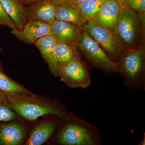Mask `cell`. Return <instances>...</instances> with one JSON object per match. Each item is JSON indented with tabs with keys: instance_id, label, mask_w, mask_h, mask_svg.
<instances>
[{
	"instance_id": "1",
	"label": "cell",
	"mask_w": 145,
	"mask_h": 145,
	"mask_svg": "<svg viewBox=\"0 0 145 145\" xmlns=\"http://www.w3.org/2000/svg\"><path fill=\"white\" fill-rule=\"evenodd\" d=\"M5 94L7 101L11 109L28 121H35L46 115H54L64 120L73 115L62 105L37 98L31 93Z\"/></svg>"
},
{
	"instance_id": "2",
	"label": "cell",
	"mask_w": 145,
	"mask_h": 145,
	"mask_svg": "<svg viewBox=\"0 0 145 145\" xmlns=\"http://www.w3.org/2000/svg\"><path fill=\"white\" fill-rule=\"evenodd\" d=\"M59 130L56 142L63 145H100L102 137L94 125L74 115Z\"/></svg>"
},
{
	"instance_id": "3",
	"label": "cell",
	"mask_w": 145,
	"mask_h": 145,
	"mask_svg": "<svg viewBox=\"0 0 145 145\" xmlns=\"http://www.w3.org/2000/svg\"><path fill=\"white\" fill-rule=\"evenodd\" d=\"M128 90H145V53L143 47L128 49L119 64Z\"/></svg>"
},
{
	"instance_id": "4",
	"label": "cell",
	"mask_w": 145,
	"mask_h": 145,
	"mask_svg": "<svg viewBox=\"0 0 145 145\" xmlns=\"http://www.w3.org/2000/svg\"><path fill=\"white\" fill-rule=\"evenodd\" d=\"M83 31L82 36L77 47L87 64L101 69L106 74L117 73L121 75L119 65L113 61L98 43Z\"/></svg>"
},
{
	"instance_id": "5",
	"label": "cell",
	"mask_w": 145,
	"mask_h": 145,
	"mask_svg": "<svg viewBox=\"0 0 145 145\" xmlns=\"http://www.w3.org/2000/svg\"><path fill=\"white\" fill-rule=\"evenodd\" d=\"M83 30L98 43L113 61L119 65L128 49L116 34L107 29L96 24L93 20L86 23Z\"/></svg>"
},
{
	"instance_id": "6",
	"label": "cell",
	"mask_w": 145,
	"mask_h": 145,
	"mask_svg": "<svg viewBox=\"0 0 145 145\" xmlns=\"http://www.w3.org/2000/svg\"><path fill=\"white\" fill-rule=\"evenodd\" d=\"M141 30V21L138 14L123 5L117 24L116 35L127 49L137 47Z\"/></svg>"
},
{
	"instance_id": "7",
	"label": "cell",
	"mask_w": 145,
	"mask_h": 145,
	"mask_svg": "<svg viewBox=\"0 0 145 145\" xmlns=\"http://www.w3.org/2000/svg\"><path fill=\"white\" fill-rule=\"evenodd\" d=\"M59 76L62 82L72 88H86L91 83L88 65L82 57L64 65L60 69Z\"/></svg>"
},
{
	"instance_id": "8",
	"label": "cell",
	"mask_w": 145,
	"mask_h": 145,
	"mask_svg": "<svg viewBox=\"0 0 145 145\" xmlns=\"http://www.w3.org/2000/svg\"><path fill=\"white\" fill-rule=\"evenodd\" d=\"M123 5L119 0H106L93 19V22L116 35L117 24Z\"/></svg>"
},
{
	"instance_id": "9",
	"label": "cell",
	"mask_w": 145,
	"mask_h": 145,
	"mask_svg": "<svg viewBox=\"0 0 145 145\" xmlns=\"http://www.w3.org/2000/svg\"><path fill=\"white\" fill-rule=\"evenodd\" d=\"M81 57L77 46L58 42L52 56L46 63L52 74L58 77L61 68L71 60Z\"/></svg>"
},
{
	"instance_id": "10",
	"label": "cell",
	"mask_w": 145,
	"mask_h": 145,
	"mask_svg": "<svg viewBox=\"0 0 145 145\" xmlns=\"http://www.w3.org/2000/svg\"><path fill=\"white\" fill-rule=\"evenodd\" d=\"M59 0H39L25 7L27 21L37 20L51 24L55 20V13Z\"/></svg>"
},
{
	"instance_id": "11",
	"label": "cell",
	"mask_w": 145,
	"mask_h": 145,
	"mask_svg": "<svg viewBox=\"0 0 145 145\" xmlns=\"http://www.w3.org/2000/svg\"><path fill=\"white\" fill-rule=\"evenodd\" d=\"M11 33L21 41L30 44L43 36L51 34V25L41 21H27L22 29H13Z\"/></svg>"
},
{
	"instance_id": "12",
	"label": "cell",
	"mask_w": 145,
	"mask_h": 145,
	"mask_svg": "<svg viewBox=\"0 0 145 145\" xmlns=\"http://www.w3.org/2000/svg\"><path fill=\"white\" fill-rule=\"evenodd\" d=\"M50 25L51 34L57 41L77 46L83 33V30L79 27L74 24L56 20Z\"/></svg>"
},
{
	"instance_id": "13",
	"label": "cell",
	"mask_w": 145,
	"mask_h": 145,
	"mask_svg": "<svg viewBox=\"0 0 145 145\" xmlns=\"http://www.w3.org/2000/svg\"><path fill=\"white\" fill-rule=\"evenodd\" d=\"M25 138L24 127L20 122H13L0 126L1 145L20 144Z\"/></svg>"
},
{
	"instance_id": "14",
	"label": "cell",
	"mask_w": 145,
	"mask_h": 145,
	"mask_svg": "<svg viewBox=\"0 0 145 145\" xmlns=\"http://www.w3.org/2000/svg\"><path fill=\"white\" fill-rule=\"evenodd\" d=\"M55 20L74 24L83 30L86 23L81 17L77 5L66 2H60L55 13Z\"/></svg>"
},
{
	"instance_id": "15",
	"label": "cell",
	"mask_w": 145,
	"mask_h": 145,
	"mask_svg": "<svg viewBox=\"0 0 145 145\" xmlns=\"http://www.w3.org/2000/svg\"><path fill=\"white\" fill-rule=\"evenodd\" d=\"M57 122L49 120L42 122L32 129L25 145H41L49 139L57 127Z\"/></svg>"
},
{
	"instance_id": "16",
	"label": "cell",
	"mask_w": 145,
	"mask_h": 145,
	"mask_svg": "<svg viewBox=\"0 0 145 145\" xmlns=\"http://www.w3.org/2000/svg\"><path fill=\"white\" fill-rule=\"evenodd\" d=\"M3 8L16 24L17 28L22 29L26 22L25 7L19 0H0Z\"/></svg>"
},
{
	"instance_id": "17",
	"label": "cell",
	"mask_w": 145,
	"mask_h": 145,
	"mask_svg": "<svg viewBox=\"0 0 145 145\" xmlns=\"http://www.w3.org/2000/svg\"><path fill=\"white\" fill-rule=\"evenodd\" d=\"M106 0H85L77 5L83 20H93Z\"/></svg>"
},
{
	"instance_id": "18",
	"label": "cell",
	"mask_w": 145,
	"mask_h": 145,
	"mask_svg": "<svg viewBox=\"0 0 145 145\" xmlns=\"http://www.w3.org/2000/svg\"><path fill=\"white\" fill-rule=\"evenodd\" d=\"M57 40L52 34H48L38 39L34 43L46 62L52 56Z\"/></svg>"
},
{
	"instance_id": "19",
	"label": "cell",
	"mask_w": 145,
	"mask_h": 145,
	"mask_svg": "<svg viewBox=\"0 0 145 145\" xmlns=\"http://www.w3.org/2000/svg\"><path fill=\"white\" fill-rule=\"evenodd\" d=\"M0 90L5 93L31 94L29 91L8 78L0 67Z\"/></svg>"
},
{
	"instance_id": "20",
	"label": "cell",
	"mask_w": 145,
	"mask_h": 145,
	"mask_svg": "<svg viewBox=\"0 0 145 145\" xmlns=\"http://www.w3.org/2000/svg\"><path fill=\"white\" fill-rule=\"evenodd\" d=\"M123 5L131 9L138 14L141 23L142 30L145 28V0H123Z\"/></svg>"
},
{
	"instance_id": "21",
	"label": "cell",
	"mask_w": 145,
	"mask_h": 145,
	"mask_svg": "<svg viewBox=\"0 0 145 145\" xmlns=\"http://www.w3.org/2000/svg\"><path fill=\"white\" fill-rule=\"evenodd\" d=\"M7 101L5 93L0 91V122H7L16 118L13 112Z\"/></svg>"
},
{
	"instance_id": "22",
	"label": "cell",
	"mask_w": 145,
	"mask_h": 145,
	"mask_svg": "<svg viewBox=\"0 0 145 145\" xmlns=\"http://www.w3.org/2000/svg\"><path fill=\"white\" fill-rule=\"evenodd\" d=\"M0 25H5L11 29L17 28L16 24L3 8L0 2Z\"/></svg>"
},
{
	"instance_id": "23",
	"label": "cell",
	"mask_w": 145,
	"mask_h": 145,
	"mask_svg": "<svg viewBox=\"0 0 145 145\" xmlns=\"http://www.w3.org/2000/svg\"><path fill=\"white\" fill-rule=\"evenodd\" d=\"M20 2L25 6H27L39 0H19Z\"/></svg>"
},
{
	"instance_id": "24",
	"label": "cell",
	"mask_w": 145,
	"mask_h": 145,
	"mask_svg": "<svg viewBox=\"0 0 145 145\" xmlns=\"http://www.w3.org/2000/svg\"><path fill=\"white\" fill-rule=\"evenodd\" d=\"M84 1H85V0H64V1H63L69 3L77 5L80 3Z\"/></svg>"
},
{
	"instance_id": "25",
	"label": "cell",
	"mask_w": 145,
	"mask_h": 145,
	"mask_svg": "<svg viewBox=\"0 0 145 145\" xmlns=\"http://www.w3.org/2000/svg\"><path fill=\"white\" fill-rule=\"evenodd\" d=\"M145 133L144 134H143V137L142 139L141 140V142L138 144L139 145H144L145 144Z\"/></svg>"
},
{
	"instance_id": "26",
	"label": "cell",
	"mask_w": 145,
	"mask_h": 145,
	"mask_svg": "<svg viewBox=\"0 0 145 145\" xmlns=\"http://www.w3.org/2000/svg\"><path fill=\"white\" fill-rule=\"evenodd\" d=\"M3 49L1 48L0 47V54L1 53V52H2Z\"/></svg>"
},
{
	"instance_id": "27",
	"label": "cell",
	"mask_w": 145,
	"mask_h": 145,
	"mask_svg": "<svg viewBox=\"0 0 145 145\" xmlns=\"http://www.w3.org/2000/svg\"><path fill=\"white\" fill-rule=\"evenodd\" d=\"M60 2L63 1H64V0H59Z\"/></svg>"
},
{
	"instance_id": "28",
	"label": "cell",
	"mask_w": 145,
	"mask_h": 145,
	"mask_svg": "<svg viewBox=\"0 0 145 145\" xmlns=\"http://www.w3.org/2000/svg\"><path fill=\"white\" fill-rule=\"evenodd\" d=\"M119 1H120L121 2H122L123 1V0H119Z\"/></svg>"
},
{
	"instance_id": "29",
	"label": "cell",
	"mask_w": 145,
	"mask_h": 145,
	"mask_svg": "<svg viewBox=\"0 0 145 145\" xmlns=\"http://www.w3.org/2000/svg\"><path fill=\"white\" fill-rule=\"evenodd\" d=\"M0 91H1V90H0Z\"/></svg>"
}]
</instances>
